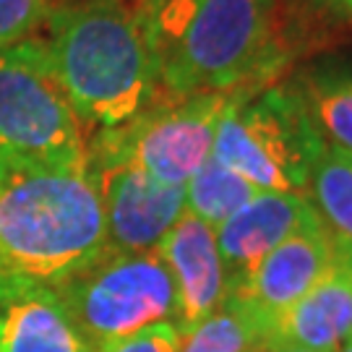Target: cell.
<instances>
[{
  "mask_svg": "<svg viewBox=\"0 0 352 352\" xmlns=\"http://www.w3.org/2000/svg\"><path fill=\"white\" fill-rule=\"evenodd\" d=\"M245 352H318V350H305V347H295V344H277V342H256Z\"/></svg>",
  "mask_w": 352,
  "mask_h": 352,
  "instance_id": "20",
  "label": "cell"
},
{
  "mask_svg": "<svg viewBox=\"0 0 352 352\" xmlns=\"http://www.w3.org/2000/svg\"><path fill=\"white\" fill-rule=\"evenodd\" d=\"M227 104L230 94H160L128 123L97 131V139L131 157L157 180L186 188L212 157Z\"/></svg>",
  "mask_w": 352,
  "mask_h": 352,
  "instance_id": "7",
  "label": "cell"
},
{
  "mask_svg": "<svg viewBox=\"0 0 352 352\" xmlns=\"http://www.w3.org/2000/svg\"><path fill=\"white\" fill-rule=\"evenodd\" d=\"M157 253L170 269L177 298L175 324L186 334L227 300V274L217 248V230L186 209Z\"/></svg>",
  "mask_w": 352,
  "mask_h": 352,
  "instance_id": "11",
  "label": "cell"
},
{
  "mask_svg": "<svg viewBox=\"0 0 352 352\" xmlns=\"http://www.w3.org/2000/svg\"><path fill=\"white\" fill-rule=\"evenodd\" d=\"M162 94H253L272 87L277 0H139Z\"/></svg>",
  "mask_w": 352,
  "mask_h": 352,
  "instance_id": "2",
  "label": "cell"
},
{
  "mask_svg": "<svg viewBox=\"0 0 352 352\" xmlns=\"http://www.w3.org/2000/svg\"><path fill=\"white\" fill-rule=\"evenodd\" d=\"M324 144L352 154V68L324 65L298 81Z\"/></svg>",
  "mask_w": 352,
  "mask_h": 352,
  "instance_id": "14",
  "label": "cell"
},
{
  "mask_svg": "<svg viewBox=\"0 0 352 352\" xmlns=\"http://www.w3.org/2000/svg\"><path fill=\"white\" fill-rule=\"evenodd\" d=\"M183 342V331L175 321H162L141 329L136 334H128L123 340L107 342L94 352H177Z\"/></svg>",
  "mask_w": 352,
  "mask_h": 352,
  "instance_id": "19",
  "label": "cell"
},
{
  "mask_svg": "<svg viewBox=\"0 0 352 352\" xmlns=\"http://www.w3.org/2000/svg\"><path fill=\"white\" fill-rule=\"evenodd\" d=\"M334 256L337 240L316 214L311 222H305L287 240H282L253 269L251 277L227 295V300L245 308L261 331L269 318L300 300L316 282L327 277V272L334 266Z\"/></svg>",
  "mask_w": 352,
  "mask_h": 352,
  "instance_id": "9",
  "label": "cell"
},
{
  "mask_svg": "<svg viewBox=\"0 0 352 352\" xmlns=\"http://www.w3.org/2000/svg\"><path fill=\"white\" fill-rule=\"evenodd\" d=\"M316 217L305 193L258 190L243 209L217 227V248L227 274V295L238 289L251 272L287 240L295 230Z\"/></svg>",
  "mask_w": 352,
  "mask_h": 352,
  "instance_id": "10",
  "label": "cell"
},
{
  "mask_svg": "<svg viewBox=\"0 0 352 352\" xmlns=\"http://www.w3.org/2000/svg\"><path fill=\"white\" fill-rule=\"evenodd\" d=\"M344 11H347V13H352V0H350V3H347V8H344Z\"/></svg>",
  "mask_w": 352,
  "mask_h": 352,
  "instance_id": "23",
  "label": "cell"
},
{
  "mask_svg": "<svg viewBox=\"0 0 352 352\" xmlns=\"http://www.w3.org/2000/svg\"><path fill=\"white\" fill-rule=\"evenodd\" d=\"M91 350L177 318L175 285L157 251H104L55 287Z\"/></svg>",
  "mask_w": 352,
  "mask_h": 352,
  "instance_id": "6",
  "label": "cell"
},
{
  "mask_svg": "<svg viewBox=\"0 0 352 352\" xmlns=\"http://www.w3.org/2000/svg\"><path fill=\"white\" fill-rule=\"evenodd\" d=\"M45 24L52 68L87 126H123L162 94L139 3L84 0Z\"/></svg>",
  "mask_w": 352,
  "mask_h": 352,
  "instance_id": "3",
  "label": "cell"
},
{
  "mask_svg": "<svg viewBox=\"0 0 352 352\" xmlns=\"http://www.w3.org/2000/svg\"><path fill=\"white\" fill-rule=\"evenodd\" d=\"M256 193L258 188L251 186L245 177L209 157L201 164V170L186 183V209L217 230L251 201Z\"/></svg>",
  "mask_w": 352,
  "mask_h": 352,
  "instance_id": "16",
  "label": "cell"
},
{
  "mask_svg": "<svg viewBox=\"0 0 352 352\" xmlns=\"http://www.w3.org/2000/svg\"><path fill=\"white\" fill-rule=\"evenodd\" d=\"M261 340L258 324L245 308L225 300L212 316H206L183 334L177 352H245Z\"/></svg>",
  "mask_w": 352,
  "mask_h": 352,
  "instance_id": "17",
  "label": "cell"
},
{
  "mask_svg": "<svg viewBox=\"0 0 352 352\" xmlns=\"http://www.w3.org/2000/svg\"><path fill=\"white\" fill-rule=\"evenodd\" d=\"M107 248L87 164L0 154V287H58Z\"/></svg>",
  "mask_w": 352,
  "mask_h": 352,
  "instance_id": "1",
  "label": "cell"
},
{
  "mask_svg": "<svg viewBox=\"0 0 352 352\" xmlns=\"http://www.w3.org/2000/svg\"><path fill=\"white\" fill-rule=\"evenodd\" d=\"M50 11V0H0V50L32 39Z\"/></svg>",
  "mask_w": 352,
  "mask_h": 352,
  "instance_id": "18",
  "label": "cell"
},
{
  "mask_svg": "<svg viewBox=\"0 0 352 352\" xmlns=\"http://www.w3.org/2000/svg\"><path fill=\"white\" fill-rule=\"evenodd\" d=\"M87 170L100 193L107 248L113 251H157L186 214V188L157 180L97 136L89 139Z\"/></svg>",
  "mask_w": 352,
  "mask_h": 352,
  "instance_id": "8",
  "label": "cell"
},
{
  "mask_svg": "<svg viewBox=\"0 0 352 352\" xmlns=\"http://www.w3.org/2000/svg\"><path fill=\"white\" fill-rule=\"evenodd\" d=\"M0 352H94L52 287H0Z\"/></svg>",
  "mask_w": 352,
  "mask_h": 352,
  "instance_id": "13",
  "label": "cell"
},
{
  "mask_svg": "<svg viewBox=\"0 0 352 352\" xmlns=\"http://www.w3.org/2000/svg\"><path fill=\"white\" fill-rule=\"evenodd\" d=\"M87 128L42 39H24L0 50V154L87 164Z\"/></svg>",
  "mask_w": 352,
  "mask_h": 352,
  "instance_id": "5",
  "label": "cell"
},
{
  "mask_svg": "<svg viewBox=\"0 0 352 352\" xmlns=\"http://www.w3.org/2000/svg\"><path fill=\"white\" fill-rule=\"evenodd\" d=\"M305 196L334 240L352 245V154L324 144L311 167Z\"/></svg>",
  "mask_w": 352,
  "mask_h": 352,
  "instance_id": "15",
  "label": "cell"
},
{
  "mask_svg": "<svg viewBox=\"0 0 352 352\" xmlns=\"http://www.w3.org/2000/svg\"><path fill=\"white\" fill-rule=\"evenodd\" d=\"M340 352H352V340H347L344 344L340 347Z\"/></svg>",
  "mask_w": 352,
  "mask_h": 352,
  "instance_id": "22",
  "label": "cell"
},
{
  "mask_svg": "<svg viewBox=\"0 0 352 352\" xmlns=\"http://www.w3.org/2000/svg\"><path fill=\"white\" fill-rule=\"evenodd\" d=\"M347 340H352V245L337 240L334 266L327 277L316 282L300 300L269 318L258 342L340 352Z\"/></svg>",
  "mask_w": 352,
  "mask_h": 352,
  "instance_id": "12",
  "label": "cell"
},
{
  "mask_svg": "<svg viewBox=\"0 0 352 352\" xmlns=\"http://www.w3.org/2000/svg\"><path fill=\"white\" fill-rule=\"evenodd\" d=\"M324 136L298 84H272L253 94H230L212 157L258 190L305 193Z\"/></svg>",
  "mask_w": 352,
  "mask_h": 352,
  "instance_id": "4",
  "label": "cell"
},
{
  "mask_svg": "<svg viewBox=\"0 0 352 352\" xmlns=\"http://www.w3.org/2000/svg\"><path fill=\"white\" fill-rule=\"evenodd\" d=\"M308 3H311V6H324V8H342V11H344L350 0H308Z\"/></svg>",
  "mask_w": 352,
  "mask_h": 352,
  "instance_id": "21",
  "label": "cell"
}]
</instances>
